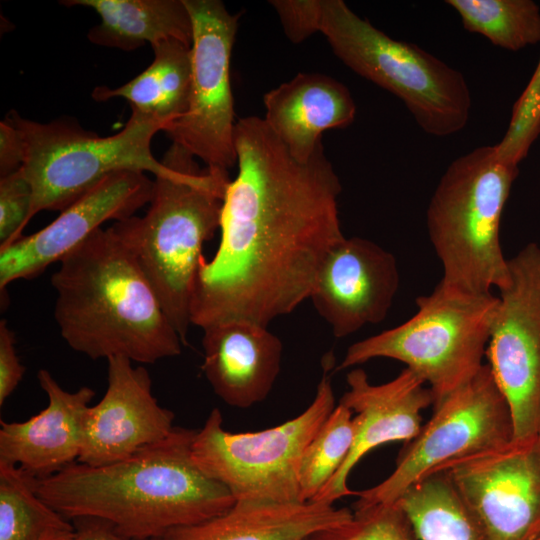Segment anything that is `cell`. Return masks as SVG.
<instances>
[{"label": "cell", "mask_w": 540, "mask_h": 540, "mask_svg": "<svg viewBox=\"0 0 540 540\" xmlns=\"http://www.w3.org/2000/svg\"><path fill=\"white\" fill-rule=\"evenodd\" d=\"M197 430L174 427L163 440L103 466L75 462L35 478V490L69 520L111 523L131 540H157L168 531L215 517L236 502L192 459Z\"/></svg>", "instance_id": "obj_2"}, {"label": "cell", "mask_w": 540, "mask_h": 540, "mask_svg": "<svg viewBox=\"0 0 540 540\" xmlns=\"http://www.w3.org/2000/svg\"><path fill=\"white\" fill-rule=\"evenodd\" d=\"M498 300L491 292L470 294L439 282L416 299L418 309L409 320L353 343L336 369L375 358L400 361L428 385L434 407L484 365Z\"/></svg>", "instance_id": "obj_7"}, {"label": "cell", "mask_w": 540, "mask_h": 540, "mask_svg": "<svg viewBox=\"0 0 540 540\" xmlns=\"http://www.w3.org/2000/svg\"><path fill=\"white\" fill-rule=\"evenodd\" d=\"M163 158L172 164L174 174L156 177L146 214L117 221L112 228L186 345L202 247L220 228L230 178L227 171L201 169L193 155L173 143Z\"/></svg>", "instance_id": "obj_4"}, {"label": "cell", "mask_w": 540, "mask_h": 540, "mask_svg": "<svg viewBox=\"0 0 540 540\" xmlns=\"http://www.w3.org/2000/svg\"><path fill=\"white\" fill-rule=\"evenodd\" d=\"M355 436L353 412L339 403L307 446L299 471V499L313 501L348 457Z\"/></svg>", "instance_id": "obj_26"}, {"label": "cell", "mask_w": 540, "mask_h": 540, "mask_svg": "<svg viewBox=\"0 0 540 540\" xmlns=\"http://www.w3.org/2000/svg\"><path fill=\"white\" fill-rule=\"evenodd\" d=\"M74 523L35 490V478L0 461V540H69Z\"/></svg>", "instance_id": "obj_24"}, {"label": "cell", "mask_w": 540, "mask_h": 540, "mask_svg": "<svg viewBox=\"0 0 540 540\" xmlns=\"http://www.w3.org/2000/svg\"><path fill=\"white\" fill-rule=\"evenodd\" d=\"M518 165L480 146L447 167L430 199L426 223L441 261L445 286L486 294L508 285L510 273L499 240L502 213Z\"/></svg>", "instance_id": "obj_5"}, {"label": "cell", "mask_w": 540, "mask_h": 540, "mask_svg": "<svg viewBox=\"0 0 540 540\" xmlns=\"http://www.w3.org/2000/svg\"><path fill=\"white\" fill-rule=\"evenodd\" d=\"M333 53L352 71L398 97L435 137L467 125L472 106L464 75L418 45L393 39L343 0H323L320 23Z\"/></svg>", "instance_id": "obj_6"}, {"label": "cell", "mask_w": 540, "mask_h": 540, "mask_svg": "<svg viewBox=\"0 0 540 540\" xmlns=\"http://www.w3.org/2000/svg\"><path fill=\"white\" fill-rule=\"evenodd\" d=\"M312 402L293 419L255 432L232 433L214 408L192 443V459L210 478L224 485L236 501L296 503L304 452L336 407L328 353ZM301 503V502H300Z\"/></svg>", "instance_id": "obj_9"}, {"label": "cell", "mask_w": 540, "mask_h": 540, "mask_svg": "<svg viewBox=\"0 0 540 540\" xmlns=\"http://www.w3.org/2000/svg\"><path fill=\"white\" fill-rule=\"evenodd\" d=\"M26 148L19 130L6 118L0 123V178L19 170Z\"/></svg>", "instance_id": "obj_33"}, {"label": "cell", "mask_w": 540, "mask_h": 540, "mask_svg": "<svg viewBox=\"0 0 540 540\" xmlns=\"http://www.w3.org/2000/svg\"><path fill=\"white\" fill-rule=\"evenodd\" d=\"M400 283L392 253L369 239L345 237L325 257L309 299L337 338L383 321Z\"/></svg>", "instance_id": "obj_16"}, {"label": "cell", "mask_w": 540, "mask_h": 540, "mask_svg": "<svg viewBox=\"0 0 540 540\" xmlns=\"http://www.w3.org/2000/svg\"><path fill=\"white\" fill-rule=\"evenodd\" d=\"M238 174L223 201L221 239L201 258L191 324L233 321L268 327L309 299L329 251L345 236L338 215L342 186L324 146L297 161L263 118L235 125Z\"/></svg>", "instance_id": "obj_1"}, {"label": "cell", "mask_w": 540, "mask_h": 540, "mask_svg": "<svg viewBox=\"0 0 540 540\" xmlns=\"http://www.w3.org/2000/svg\"><path fill=\"white\" fill-rule=\"evenodd\" d=\"M265 117L273 133L299 162L322 146V133L351 125L356 105L349 89L336 79L299 73L263 96Z\"/></svg>", "instance_id": "obj_20"}, {"label": "cell", "mask_w": 540, "mask_h": 540, "mask_svg": "<svg viewBox=\"0 0 540 540\" xmlns=\"http://www.w3.org/2000/svg\"><path fill=\"white\" fill-rule=\"evenodd\" d=\"M512 440L508 405L488 364L434 406L431 419L398 454L393 472L356 492L354 507L395 503L413 484Z\"/></svg>", "instance_id": "obj_10"}, {"label": "cell", "mask_w": 540, "mask_h": 540, "mask_svg": "<svg viewBox=\"0 0 540 540\" xmlns=\"http://www.w3.org/2000/svg\"><path fill=\"white\" fill-rule=\"evenodd\" d=\"M202 330V370L215 394L241 409L265 400L280 372L281 340L268 327L247 321Z\"/></svg>", "instance_id": "obj_19"}, {"label": "cell", "mask_w": 540, "mask_h": 540, "mask_svg": "<svg viewBox=\"0 0 540 540\" xmlns=\"http://www.w3.org/2000/svg\"><path fill=\"white\" fill-rule=\"evenodd\" d=\"M348 390L339 403L352 410L355 436L345 462L334 477L311 502L333 505L348 495H355L347 479L356 464L372 449L388 442L412 440L419 433L421 412L433 405V395L426 383L405 368L383 384H372L361 368L346 376Z\"/></svg>", "instance_id": "obj_17"}, {"label": "cell", "mask_w": 540, "mask_h": 540, "mask_svg": "<svg viewBox=\"0 0 540 540\" xmlns=\"http://www.w3.org/2000/svg\"><path fill=\"white\" fill-rule=\"evenodd\" d=\"M51 277L62 338L96 360L151 364L181 353L182 341L134 256L114 229H98Z\"/></svg>", "instance_id": "obj_3"}, {"label": "cell", "mask_w": 540, "mask_h": 540, "mask_svg": "<svg viewBox=\"0 0 540 540\" xmlns=\"http://www.w3.org/2000/svg\"><path fill=\"white\" fill-rule=\"evenodd\" d=\"M354 508L348 521L319 531L309 540H419L396 502Z\"/></svg>", "instance_id": "obj_27"}, {"label": "cell", "mask_w": 540, "mask_h": 540, "mask_svg": "<svg viewBox=\"0 0 540 540\" xmlns=\"http://www.w3.org/2000/svg\"><path fill=\"white\" fill-rule=\"evenodd\" d=\"M465 30L519 51L540 42V8L531 0H447Z\"/></svg>", "instance_id": "obj_25"}, {"label": "cell", "mask_w": 540, "mask_h": 540, "mask_svg": "<svg viewBox=\"0 0 540 540\" xmlns=\"http://www.w3.org/2000/svg\"><path fill=\"white\" fill-rule=\"evenodd\" d=\"M540 134V61L514 103L505 135L495 145L499 157L514 165L526 158Z\"/></svg>", "instance_id": "obj_28"}, {"label": "cell", "mask_w": 540, "mask_h": 540, "mask_svg": "<svg viewBox=\"0 0 540 540\" xmlns=\"http://www.w3.org/2000/svg\"><path fill=\"white\" fill-rule=\"evenodd\" d=\"M37 379L48 405L26 421H0V461L39 479L77 462L85 416L95 392L86 386L66 391L46 369L38 371Z\"/></svg>", "instance_id": "obj_18"}, {"label": "cell", "mask_w": 540, "mask_h": 540, "mask_svg": "<svg viewBox=\"0 0 540 540\" xmlns=\"http://www.w3.org/2000/svg\"><path fill=\"white\" fill-rule=\"evenodd\" d=\"M482 540H533L540 534V442L506 445L447 469Z\"/></svg>", "instance_id": "obj_13"}, {"label": "cell", "mask_w": 540, "mask_h": 540, "mask_svg": "<svg viewBox=\"0 0 540 540\" xmlns=\"http://www.w3.org/2000/svg\"><path fill=\"white\" fill-rule=\"evenodd\" d=\"M24 365L16 353L15 335L5 320L0 322V406L13 393L23 378Z\"/></svg>", "instance_id": "obj_32"}, {"label": "cell", "mask_w": 540, "mask_h": 540, "mask_svg": "<svg viewBox=\"0 0 540 540\" xmlns=\"http://www.w3.org/2000/svg\"><path fill=\"white\" fill-rule=\"evenodd\" d=\"M73 521L75 532L69 540H131L118 534L105 520L84 517Z\"/></svg>", "instance_id": "obj_34"}, {"label": "cell", "mask_w": 540, "mask_h": 540, "mask_svg": "<svg viewBox=\"0 0 540 540\" xmlns=\"http://www.w3.org/2000/svg\"><path fill=\"white\" fill-rule=\"evenodd\" d=\"M154 181L144 172L111 173L41 230L0 250V288L31 279L60 262L108 220L121 221L149 203Z\"/></svg>", "instance_id": "obj_14"}, {"label": "cell", "mask_w": 540, "mask_h": 540, "mask_svg": "<svg viewBox=\"0 0 540 540\" xmlns=\"http://www.w3.org/2000/svg\"><path fill=\"white\" fill-rule=\"evenodd\" d=\"M352 515L322 502L236 501L215 517L172 529L157 540H307Z\"/></svg>", "instance_id": "obj_21"}, {"label": "cell", "mask_w": 540, "mask_h": 540, "mask_svg": "<svg viewBox=\"0 0 540 540\" xmlns=\"http://www.w3.org/2000/svg\"><path fill=\"white\" fill-rule=\"evenodd\" d=\"M533 540H540V534Z\"/></svg>", "instance_id": "obj_35"}, {"label": "cell", "mask_w": 540, "mask_h": 540, "mask_svg": "<svg viewBox=\"0 0 540 540\" xmlns=\"http://www.w3.org/2000/svg\"><path fill=\"white\" fill-rule=\"evenodd\" d=\"M67 6L92 8L100 23L88 39L96 45L133 51L167 39L191 45L192 20L184 0H67Z\"/></svg>", "instance_id": "obj_22"}, {"label": "cell", "mask_w": 540, "mask_h": 540, "mask_svg": "<svg viewBox=\"0 0 540 540\" xmlns=\"http://www.w3.org/2000/svg\"><path fill=\"white\" fill-rule=\"evenodd\" d=\"M192 20L191 83L186 112L164 132L206 168L237 164L230 59L238 15L219 0H184Z\"/></svg>", "instance_id": "obj_11"}, {"label": "cell", "mask_w": 540, "mask_h": 540, "mask_svg": "<svg viewBox=\"0 0 540 540\" xmlns=\"http://www.w3.org/2000/svg\"><path fill=\"white\" fill-rule=\"evenodd\" d=\"M21 133L26 155L22 166L33 197L29 220L42 210H64L107 175L124 170L171 177L172 164L158 161L151 141L165 124L131 109L125 127L101 137L76 122L40 123L15 111L6 117Z\"/></svg>", "instance_id": "obj_8"}, {"label": "cell", "mask_w": 540, "mask_h": 540, "mask_svg": "<svg viewBox=\"0 0 540 540\" xmlns=\"http://www.w3.org/2000/svg\"><path fill=\"white\" fill-rule=\"evenodd\" d=\"M107 389L89 406L77 462L103 466L124 460L166 438L174 413L152 394V380L143 366L123 356L107 359Z\"/></svg>", "instance_id": "obj_15"}, {"label": "cell", "mask_w": 540, "mask_h": 540, "mask_svg": "<svg viewBox=\"0 0 540 540\" xmlns=\"http://www.w3.org/2000/svg\"><path fill=\"white\" fill-rule=\"evenodd\" d=\"M152 48L154 60L142 73L116 89L98 86L92 97L96 101L122 97L130 103L131 109L162 121L166 129L188 107L191 45L167 39Z\"/></svg>", "instance_id": "obj_23"}, {"label": "cell", "mask_w": 540, "mask_h": 540, "mask_svg": "<svg viewBox=\"0 0 540 540\" xmlns=\"http://www.w3.org/2000/svg\"><path fill=\"white\" fill-rule=\"evenodd\" d=\"M33 191L22 167L0 178V250L22 235L29 223Z\"/></svg>", "instance_id": "obj_30"}, {"label": "cell", "mask_w": 540, "mask_h": 540, "mask_svg": "<svg viewBox=\"0 0 540 540\" xmlns=\"http://www.w3.org/2000/svg\"><path fill=\"white\" fill-rule=\"evenodd\" d=\"M419 540H482L466 506L443 498L425 506L414 519Z\"/></svg>", "instance_id": "obj_29"}, {"label": "cell", "mask_w": 540, "mask_h": 540, "mask_svg": "<svg viewBox=\"0 0 540 540\" xmlns=\"http://www.w3.org/2000/svg\"><path fill=\"white\" fill-rule=\"evenodd\" d=\"M307 540H309V539H307Z\"/></svg>", "instance_id": "obj_37"}, {"label": "cell", "mask_w": 540, "mask_h": 540, "mask_svg": "<svg viewBox=\"0 0 540 540\" xmlns=\"http://www.w3.org/2000/svg\"><path fill=\"white\" fill-rule=\"evenodd\" d=\"M323 0H271L286 37L294 44L319 32Z\"/></svg>", "instance_id": "obj_31"}, {"label": "cell", "mask_w": 540, "mask_h": 540, "mask_svg": "<svg viewBox=\"0 0 540 540\" xmlns=\"http://www.w3.org/2000/svg\"><path fill=\"white\" fill-rule=\"evenodd\" d=\"M485 356L512 421V440L540 432V247L529 243L508 259Z\"/></svg>", "instance_id": "obj_12"}, {"label": "cell", "mask_w": 540, "mask_h": 540, "mask_svg": "<svg viewBox=\"0 0 540 540\" xmlns=\"http://www.w3.org/2000/svg\"><path fill=\"white\" fill-rule=\"evenodd\" d=\"M538 440H539V442H540V432H539V435H538Z\"/></svg>", "instance_id": "obj_36"}]
</instances>
